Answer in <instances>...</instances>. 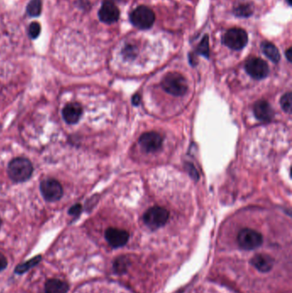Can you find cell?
I'll list each match as a JSON object with an SVG mask.
<instances>
[{
	"mask_svg": "<svg viewBox=\"0 0 292 293\" xmlns=\"http://www.w3.org/2000/svg\"><path fill=\"white\" fill-rule=\"evenodd\" d=\"M237 243L242 249L253 250L262 245L263 237L256 230L245 228L241 230L237 235Z\"/></svg>",
	"mask_w": 292,
	"mask_h": 293,
	"instance_id": "8992f818",
	"label": "cell"
},
{
	"mask_svg": "<svg viewBox=\"0 0 292 293\" xmlns=\"http://www.w3.org/2000/svg\"><path fill=\"white\" fill-rule=\"evenodd\" d=\"M233 13L236 17L246 18L253 14V8L249 4H240L234 8Z\"/></svg>",
	"mask_w": 292,
	"mask_h": 293,
	"instance_id": "e0dca14e",
	"label": "cell"
},
{
	"mask_svg": "<svg viewBox=\"0 0 292 293\" xmlns=\"http://www.w3.org/2000/svg\"><path fill=\"white\" fill-rule=\"evenodd\" d=\"M132 102H133V104L135 105V106H137V105L140 103L139 95H135V96L133 97V100H132Z\"/></svg>",
	"mask_w": 292,
	"mask_h": 293,
	"instance_id": "83f0119b",
	"label": "cell"
},
{
	"mask_svg": "<svg viewBox=\"0 0 292 293\" xmlns=\"http://www.w3.org/2000/svg\"><path fill=\"white\" fill-rule=\"evenodd\" d=\"M248 36L247 32L239 28H233L229 29L224 34L222 42L224 45L232 50H242L248 44Z\"/></svg>",
	"mask_w": 292,
	"mask_h": 293,
	"instance_id": "5b68a950",
	"label": "cell"
},
{
	"mask_svg": "<svg viewBox=\"0 0 292 293\" xmlns=\"http://www.w3.org/2000/svg\"><path fill=\"white\" fill-rule=\"evenodd\" d=\"M40 34V25L38 23H32L28 27V34L32 39H35Z\"/></svg>",
	"mask_w": 292,
	"mask_h": 293,
	"instance_id": "603a6c76",
	"label": "cell"
},
{
	"mask_svg": "<svg viewBox=\"0 0 292 293\" xmlns=\"http://www.w3.org/2000/svg\"><path fill=\"white\" fill-rule=\"evenodd\" d=\"M7 260L2 253H0V272L6 269L7 266Z\"/></svg>",
	"mask_w": 292,
	"mask_h": 293,
	"instance_id": "484cf974",
	"label": "cell"
},
{
	"mask_svg": "<svg viewBox=\"0 0 292 293\" xmlns=\"http://www.w3.org/2000/svg\"><path fill=\"white\" fill-rule=\"evenodd\" d=\"M1 224H2V221H1V219H0V227H1Z\"/></svg>",
	"mask_w": 292,
	"mask_h": 293,
	"instance_id": "f546056e",
	"label": "cell"
},
{
	"mask_svg": "<svg viewBox=\"0 0 292 293\" xmlns=\"http://www.w3.org/2000/svg\"><path fill=\"white\" fill-rule=\"evenodd\" d=\"M186 170L188 171V173H189V175H190V177H191L193 179L197 180V179H199L197 171H196L195 166H194L192 164H190V163L186 164Z\"/></svg>",
	"mask_w": 292,
	"mask_h": 293,
	"instance_id": "cb8c5ba5",
	"label": "cell"
},
{
	"mask_svg": "<svg viewBox=\"0 0 292 293\" xmlns=\"http://www.w3.org/2000/svg\"><path fill=\"white\" fill-rule=\"evenodd\" d=\"M170 214L164 207L155 206L145 213L143 215V221L146 226L151 230H157L164 226L169 220Z\"/></svg>",
	"mask_w": 292,
	"mask_h": 293,
	"instance_id": "277c9868",
	"label": "cell"
},
{
	"mask_svg": "<svg viewBox=\"0 0 292 293\" xmlns=\"http://www.w3.org/2000/svg\"><path fill=\"white\" fill-rule=\"evenodd\" d=\"M195 53L201 55V56L205 57L206 59H208L209 55H210V48H209V38L208 35H205L202 38L200 44L198 45L197 49Z\"/></svg>",
	"mask_w": 292,
	"mask_h": 293,
	"instance_id": "ffe728a7",
	"label": "cell"
},
{
	"mask_svg": "<svg viewBox=\"0 0 292 293\" xmlns=\"http://www.w3.org/2000/svg\"><path fill=\"white\" fill-rule=\"evenodd\" d=\"M33 170L32 163L29 159L26 158H15L9 163V177L17 183L25 182L30 179Z\"/></svg>",
	"mask_w": 292,
	"mask_h": 293,
	"instance_id": "6da1fadb",
	"label": "cell"
},
{
	"mask_svg": "<svg viewBox=\"0 0 292 293\" xmlns=\"http://www.w3.org/2000/svg\"><path fill=\"white\" fill-rule=\"evenodd\" d=\"M42 9L41 0H31L27 6V12L30 17H38Z\"/></svg>",
	"mask_w": 292,
	"mask_h": 293,
	"instance_id": "d6986e66",
	"label": "cell"
},
{
	"mask_svg": "<svg viewBox=\"0 0 292 293\" xmlns=\"http://www.w3.org/2000/svg\"><path fill=\"white\" fill-rule=\"evenodd\" d=\"M40 191L47 201H59L63 195V187L58 180L53 179H44L40 183Z\"/></svg>",
	"mask_w": 292,
	"mask_h": 293,
	"instance_id": "ba28073f",
	"label": "cell"
},
{
	"mask_svg": "<svg viewBox=\"0 0 292 293\" xmlns=\"http://www.w3.org/2000/svg\"><path fill=\"white\" fill-rule=\"evenodd\" d=\"M120 12L116 5L110 0H106L99 11V18L101 22L111 24L119 19Z\"/></svg>",
	"mask_w": 292,
	"mask_h": 293,
	"instance_id": "8fae6325",
	"label": "cell"
},
{
	"mask_svg": "<svg viewBox=\"0 0 292 293\" xmlns=\"http://www.w3.org/2000/svg\"><path fill=\"white\" fill-rule=\"evenodd\" d=\"M139 143L146 152L153 153L161 148L163 139L157 132H146L140 137Z\"/></svg>",
	"mask_w": 292,
	"mask_h": 293,
	"instance_id": "9c48e42d",
	"label": "cell"
},
{
	"mask_svg": "<svg viewBox=\"0 0 292 293\" xmlns=\"http://www.w3.org/2000/svg\"><path fill=\"white\" fill-rule=\"evenodd\" d=\"M82 210V207H81L80 204H75L74 206L70 207V210H69V215H72V216H77V215H80Z\"/></svg>",
	"mask_w": 292,
	"mask_h": 293,
	"instance_id": "d4e9b609",
	"label": "cell"
},
{
	"mask_svg": "<svg viewBox=\"0 0 292 293\" xmlns=\"http://www.w3.org/2000/svg\"><path fill=\"white\" fill-rule=\"evenodd\" d=\"M254 113L256 118L262 122H269L274 116L272 106L266 101H257L254 106Z\"/></svg>",
	"mask_w": 292,
	"mask_h": 293,
	"instance_id": "7c38bea8",
	"label": "cell"
},
{
	"mask_svg": "<svg viewBox=\"0 0 292 293\" xmlns=\"http://www.w3.org/2000/svg\"><path fill=\"white\" fill-rule=\"evenodd\" d=\"M45 290L46 293H67L69 290V285L60 279H48L45 285Z\"/></svg>",
	"mask_w": 292,
	"mask_h": 293,
	"instance_id": "9a60e30c",
	"label": "cell"
},
{
	"mask_svg": "<svg viewBox=\"0 0 292 293\" xmlns=\"http://www.w3.org/2000/svg\"><path fill=\"white\" fill-rule=\"evenodd\" d=\"M105 237L112 248H120L128 243L130 234L126 230L111 227L106 230Z\"/></svg>",
	"mask_w": 292,
	"mask_h": 293,
	"instance_id": "30bf717a",
	"label": "cell"
},
{
	"mask_svg": "<svg viewBox=\"0 0 292 293\" xmlns=\"http://www.w3.org/2000/svg\"><path fill=\"white\" fill-rule=\"evenodd\" d=\"M122 53L124 59H134L137 55V49L135 46L127 45L126 48L122 49Z\"/></svg>",
	"mask_w": 292,
	"mask_h": 293,
	"instance_id": "7402d4cb",
	"label": "cell"
},
{
	"mask_svg": "<svg viewBox=\"0 0 292 293\" xmlns=\"http://www.w3.org/2000/svg\"><path fill=\"white\" fill-rule=\"evenodd\" d=\"M161 86L164 91L175 96H182L188 90L186 79L179 73H168L164 75Z\"/></svg>",
	"mask_w": 292,
	"mask_h": 293,
	"instance_id": "3957f363",
	"label": "cell"
},
{
	"mask_svg": "<svg viewBox=\"0 0 292 293\" xmlns=\"http://www.w3.org/2000/svg\"><path fill=\"white\" fill-rule=\"evenodd\" d=\"M40 261H41V257H40V256L33 257L32 259L28 261V262H26V263L17 266V268L15 269V272H16L17 274H24L27 271L29 270V269L33 268V267H35L38 263H39Z\"/></svg>",
	"mask_w": 292,
	"mask_h": 293,
	"instance_id": "ac0fdd59",
	"label": "cell"
},
{
	"mask_svg": "<svg viewBox=\"0 0 292 293\" xmlns=\"http://www.w3.org/2000/svg\"><path fill=\"white\" fill-rule=\"evenodd\" d=\"M130 21L136 28L146 30L152 28L155 22V15L147 6H140L130 15Z\"/></svg>",
	"mask_w": 292,
	"mask_h": 293,
	"instance_id": "7a4b0ae2",
	"label": "cell"
},
{
	"mask_svg": "<svg viewBox=\"0 0 292 293\" xmlns=\"http://www.w3.org/2000/svg\"><path fill=\"white\" fill-rule=\"evenodd\" d=\"M286 1L288 2L289 6H291V0H286Z\"/></svg>",
	"mask_w": 292,
	"mask_h": 293,
	"instance_id": "f1b7e54d",
	"label": "cell"
},
{
	"mask_svg": "<svg viewBox=\"0 0 292 293\" xmlns=\"http://www.w3.org/2000/svg\"><path fill=\"white\" fill-rule=\"evenodd\" d=\"M82 115V107L79 103L68 104L63 109V117L65 122L70 124L77 123Z\"/></svg>",
	"mask_w": 292,
	"mask_h": 293,
	"instance_id": "4fadbf2b",
	"label": "cell"
},
{
	"mask_svg": "<svg viewBox=\"0 0 292 293\" xmlns=\"http://www.w3.org/2000/svg\"><path fill=\"white\" fill-rule=\"evenodd\" d=\"M261 48H262L263 53L268 59H270L271 61H273L275 64L279 62L280 53H279L278 48H276V46L273 45V43L269 41H263Z\"/></svg>",
	"mask_w": 292,
	"mask_h": 293,
	"instance_id": "2e32d148",
	"label": "cell"
},
{
	"mask_svg": "<svg viewBox=\"0 0 292 293\" xmlns=\"http://www.w3.org/2000/svg\"><path fill=\"white\" fill-rule=\"evenodd\" d=\"M251 263L260 272L267 273L273 268V259L268 255L258 254L251 259Z\"/></svg>",
	"mask_w": 292,
	"mask_h": 293,
	"instance_id": "5bb4252c",
	"label": "cell"
},
{
	"mask_svg": "<svg viewBox=\"0 0 292 293\" xmlns=\"http://www.w3.org/2000/svg\"><path fill=\"white\" fill-rule=\"evenodd\" d=\"M245 70L252 78L262 80L269 74V66L263 59L251 58L245 63Z\"/></svg>",
	"mask_w": 292,
	"mask_h": 293,
	"instance_id": "52a82bcc",
	"label": "cell"
},
{
	"mask_svg": "<svg viewBox=\"0 0 292 293\" xmlns=\"http://www.w3.org/2000/svg\"><path fill=\"white\" fill-rule=\"evenodd\" d=\"M291 93H286L285 95L282 96L281 100H280V105H281L282 109L284 110L286 113H290L291 112Z\"/></svg>",
	"mask_w": 292,
	"mask_h": 293,
	"instance_id": "44dd1931",
	"label": "cell"
},
{
	"mask_svg": "<svg viewBox=\"0 0 292 293\" xmlns=\"http://www.w3.org/2000/svg\"><path fill=\"white\" fill-rule=\"evenodd\" d=\"M285 56H286L288 61L291 62V48H289V49L285 52Z\"/></svg>",
	"mask_w": 292,
	"mask_h": 293,
	"instance_id": "4316f807",
	"label": "cell"
}]
</instances>
